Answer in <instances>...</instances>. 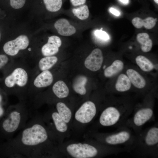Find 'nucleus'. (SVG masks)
<instances>
[{"label":"nucleus","mask_w":158,"mask_h":158,"mask_svg":"<svg viewBox=\"0 0 158 158\" xmlns=\"http://www.w3.org/2000/svg\"><path fill=\"white\" fill-rule=\"evenodd\" d=\"M40 122L37 116L33 117L16 137L3 145V152L12 157H40V146L48 138L47 130Z\"/></svg>","instance_id":"f257e3e1"},{"label":"nucleus","mask_w":158,"mask_h":158,"mask_svg":"<svg viewBox=\"0 0 158 158\" xmlns=\"http://www.w3.org/2000/svg\"><path fill=\"white\" fill-rule=\"evenodd\" d=\"M137 139L133 151L142 157H158V126L156 123L136 134Z\"/></svg>","instance_id":"f03ea898"},{"label":"nucleus","mask_w":158,"mask_h":158,"mask_svg":"<svg viewBox=\"0 0 158 158\" xmlns=\"http://www.w3.org/2000/svg\"><path fill=\"white\" fill-rule=\"evenodd\" d=\"M133 106L127 103L114 104L106 107L99 119L100 125L118 128L123 126L134 110Z\"/></svg>","instance_id":"7ed1b4c3"},{"label":"nucleus","mask_w":158,"mask_h":158,"mask_svg":"<svg viewBox=\"0 0 158 158\" xmlns=\"http://www.w3.org/2000/svg\"><path fill=\"white\" fill-rule=\"evenodd\" d=\"M29 112L25 108L15 107L6 109L0 121V133L8 140L26 125Z\"/></svg>","instance_id":"20e7f679"},{"label":"nucleus","mask_w":158,"mask_h":158,"mask_svg":"<svg viewBox=\"0 0 158 158\" xmlns=\"http://www.w3.org/2000/svg\"><path fill=\"white\" fill-rule=\"evenodd\" d=\"M96 138L103 144L108 146L123 147L128 152L133 149L137 139V135L130 128L126 126L118 128L115 132L97 134Z\"/></svg>","instance_id":"39448f33"},{"label":"nucleus","mask_w":158,"mask_h":158,"mask_svg":"<svg viewBox=\"0 0 158 158\" xmlns=\"http://www.w3.org/2000/svg\"><path fill=\"white\" fill-rule=\"evenodd\" d=\"M97 113V109L95 104L89 101L84 102L76 112L75 118L76 120L82 123L91 122Z\"/></svg>","instance_id":"423d86ee"},{"label":"nucleus","mask_w":158,"mask_h":158,"mask_svg":"<svg viewBox=\"0 0 158 158\" xmlns=\"http://www.w3.org/2000/svg\"><path fill=\"white\" fill-rule=\"evenodd\" d=\"M29 44L28 37L21 35L14 40L6 42L3 46V50L7 54L14 56L17 54L19 50L26 49Z\"/></svg>","instance_id":"0eeeda50"},{"label":"nucleus","mask_w":158,"mask_h":158,"mask_svg":"<svg viewBox=\"0 0 158 158\" xmlns=\"http://www.w3.org/2000/svg\"><path fill=\"white\" fill-rule=\"evenodd\" d=\"M28 80L27 73L23 69L18 68L15 69L13 72L7 76L4 80L6 85L11 88L17 85L22 87L27 84Z\"/></svg>","instance_id":"6e6552de"},{"label":"nucleus","mask_w":158,"mask_h":158,"mask_svg":"<svg viewBox=\"0 0 158 158\" xmlns=\"http://www.w3.org/2000/svg\"><path fill=\"white\" fill-rule=\"evenodd\" d=\"M103 60L102 51L99 48L94 49L86 59L84 62L85 67L93 71L99 70L101 68Z\"/></svg>","instance_id":"1a4fd4ad"},{"label":"nucleus","mask_w":158,"mask_h":158,"mask_svg":"<svg viewBox=\"0 0 158 158\" xmlns=\"http://www.w3.org/2000/svg\"><path fill=\"white\" fill-rule=\"evenodd\" d=\"M61 39L58 36L53 35L49 37L47 42L41 49V52L44 56L53 55L58 52L59 48L61 45Z\"/></svg>","instance_id":"9d476101"},{"label":"nucleus","mask_w":158,"mask_h":158,"mask_svg":"<svg viewBox=\"0 0 158 158\" xmlns=\"http://www.w3.org/2000/svg\"><path fill=\"white\" fill-rule=\"evenodd\" d=\"M54 27L58 33L65 36H71L76 31L75 28L71 25L66 19L62 18L56 20L54 24Z\"/></svg>","instance_id":"9b49d317"},{"label":"nucleus","mask_w":158,"mask_h":158,"mask_svg":"<svg viewBox=\"0 0 158 158\" xmlns=\"http://www.w3.org/2000/svg\"><path fill=\"white\" fill-rule=\"evenodd\" d=\"M53 80L51 73L48 70L43 71L35 78L34 85L37 88L45 87L50 85Z\"/></svg>","instance_id":"f8f14e48"},{"label":"nucleus","mask_w":158,"mask_h":158,"mask_svg":"<svg viewBox=\"0 0 158 158\" xmlns=\"http://www.w3.org/2000/svg\"><path fill=\"white\" fill-rule=\"evenodd\" d=\"M126 74L131 83L135 87L140 89L145 87L146 81L137 71L132 69H129L126 71Z\"/></svg>","instance_id":"ddd939ff"},{"label":"nucleus","mask_w":158,"mask_h":158,"mask_svg":"<svg viewBox=\"0 0 158 158\" xmlns=\"http://www.w3.org/2000/svg\"><path fill=\"white\" fill-rule=\"evenodd\" d=\"M131 87V83L128 76L124 74L120 75L115 84L116 90L119 92H125L129 90Z\"/></svg>","instance_id":"4468645a"},{"label":"nucleus","mask_w":158,"mask_h":158,"mask_svg":"<svg viewBox=\"0 0 158 158\" xmlns=\"http://www.w3.org/2000/svg\"><path fill=\"white\" fill-rule=\"evenodd\" d=\"M87 80V78L84 75H80L76 77L72 84V87L74 91L80 95H85L86 92L85 86Z\"/></svg>","instance_id":"2eb2a0df"},{"label":"nucleus","mask_w":158,"mask_h":158,"mask_svg":"<svg viewBox=\"0 0 158 158\" xmlns=\"http://www.w3.org/2000/svg\"><path fill=\"white\" fill-rule=\"evenodd\" d=\"M52 89L54 94L59 98H66L69 93L68 87L66 84L62 80L58 81L55 83Z\"/></svg>","instance_id":"dca6fc26"},{"label":"nucleus","mask_w":158,"mask_h":158,"mask_svg":"<svg viewBox=\"0 0 158 158\" xmlns=\"http://www.w3.org/2000/svg\"><path fill=\"white\" fill-rule=\"evenodd\" d=\"M138 42L141 44V49L144 52L149 51L152 46V42L149 35L146 33L138 34L136 37Z\"/></svg>","instance_id":"f3484780"},{"label":"nucleus","mask_w":158,"mask_h":158,"mask_svg":"<svg viewBox=\"0 0 158 158\" xmlns=\"http://www.w3.org/2000/svg\"><path fill=\"white\" fill-rule=\"evenodd\" d=\"M123 67L124 64L122 61L119 60H116L104 70V75L107 78L112 77L121 71Z\"/></svg>","instance_id":"a211bd4d"},{"label":"nucleus","mask_w":158,"mask_h":158,"mask_svg":"<svg viewBox=\"0 0 158 158\" xmlns=\"http://www.w3.org/2000/svg\"><path fill=\"white\" fill-rule=\"evenodd\" d=\"M57 112L66 123L69 122L71 118L72 112L70 109L63 103L59 102L56 106Z\"/></svg>","instance_id":"6ab92c4d"},{"label":"nucleus","mask_w":158,"mask_h":158,"mask_svg":"<svg viewBox=\"0 0 158 158\" xmlns=\"http://www.w3.org/2000/svg\"><path fill=\"white\" fill-rule=\"evenodd\" d=\"M51 118L56 129L59 132L64 133L67 130L68 126L66 123L61 118L57 112H53Z\"/></svg>","instance_id":"aec40b11"},{"label":"nucleus","mask_w":158,"mask_h":158,"mask_svg":"<svg viewBox=\"0 0 158 158\" xmlns=\"http://www.w3.org/2000/svg\"><path fill=\"white\" fill-rule=\"evenodd\" d=\"M135 61L140 68L144 71H150L154 68L153 63L143 56L139 55L137 56L135 58Z\"/></svg>","instance_id":"412c9836"},{"label":"nucleus","mask_w":158,"mask_h":158,"mask_svg":"<svg viewBox=\"0 0 158 158\" xmlns=\"http://www.w3.org/2000/svg\"><path fill=\"white\" fill-rule=\"evenodd\" d=\"M58 61L57 58L54 56H47L41 59L39 61V66L42 71L51 68Z\"/></svg>","instance_id":"4be33fe9"},{"label":"nucleus","mask_w":158,"mask_h":158,"mask_svg":"<svg viewBox=\"0 0 158 158\" xmlns=\"http://www.w3.org/2000/svg\"><path fill=\"white\" fill-rule=\"evenodd\" d=\"M73 13L78 18L81 20H85L88 18L89 11L88 6L83 5L72 9Z\"/></svg>","instance_id":"5701e85b"},{"label":"nucleus","mask_w":158,"mask_h":158,"mask_svg":"<svg viewBox=\"0 0 158 158\" xmlns=\"http://www.w3.org/2000/svg\"><path fill=\"white\" fill-rule=\"evenodd\" d=\"M46 9L51 12L58 11L61 7L62 0H43Z\"/></svg>","instance_id":"b1692460"},{"label":"nucleus","mask_w":158,"mask_h":158,"mask_svg":"<svg viewBox=\"0 0 158 158\" xmlns=\"http://www.w3.org/2000/svg\"><path fill=\"white\" fill-rule=\"evenodd\" d=\"M156 22L154 19L152 17H148L143 20V26L148 29H151L154 28Z\"/></svg>","instance_id":"393cba45"},{"label":"nucleus","mask_w":158,"mask_h":158,"mask_svg":"<svg viewBox=\"0 0 158 158\" xmlns=\"http://www.w3.org/2000/svg\"><path fill=\"white\" fill-rule=\"evenodd\" d=\"M102 28L100 30H97L94 32L95 36L101 40H107L109 39V36L105 31L102 30Z\"/></svg>","instance_id":"a878e982"},{"label":"nucleus","mask_w":158,"mask_h":158,"mask_svg":"<svg viewBox=\"0 0 158 158\" xmlns=\"http://www.w3.org/2000/svg\"><path fill=\"white\" fill-rule=\"evenodd\" d=\"M26 0H10L11 6L13 8L18 9L24 6Z\"/></svg>","instance_id":"bb28decb"},{"label":"nucleus","mask_w":158,"mask_h":158,"mask_svg":"<svg viewBox=\"0 0 158 158\" xmlns=\"http://www.w3.org/2000/svg\"><path fill=\"white\" fill-rule=\"evenodd\" d=\"M143 20L139 17L133 18L132 23L133 25L137 28H140L143 27L142 22Z\"/></svg>","instance_id":"cd10ccee"},{"label":"nucleus","mask_w":158,"mask_h":158,"mask_svg":"<svg viewBox=\"0 0 158 158\" xmlns=\"http://www.w3.org/2000/svg\"><path fill=\"white\" fill-rule=\"evenodd\" d=\"M8 60V57L5 54H0V69L5 66Z\"/></svg>","instance_id":"c85d7f7f"},{"label":"nucleus","mask_w":158,"mask_h":158,"mask_svg":"<svg viewBox=\"0 0 158 158\" xmlns=\"http://www.w3.org/2000/svg\"><path fill=\"white\" fill-rule=\"evenodd\" d=\"M6 110L3 106V97L0 94V121L4 115Z\"/></svg>","instance_id":"c756f323"},{"label":"nucleus","mask_w":158,"mask_h":158,"mask_svg":"<svg viewBox=\"0 0 158 158\" xmlns=\"http://www.w3.org/2000/svg\"><path fill=\"white\" fill-rule=\"evenodd\" d=\"M86 0H70L72 5L74 6H80L84 4Z\"/></svg>","instance_id":"7c9ffc66"},{"label":"nucleus","mask_w":158,"mask_h":158,"mask_svg":"<svg viewBox=\"0 0 158 158\" xmlns=\"http://www.w3.org/2000/svg\"><path fill=\"white\" fill-rule=\"evenodd\" d=\"M110 12L113 15L116 16H118L120 15V13L117 10L111 7L109 9Z\"/></svg>","instance_id":"2f4dec72"},{"label":"nucleus","mask_w":158,"mask_h":158,"mask_svg":"<svg viewBox=\"0 0 158 158\" xmlns=\"http://www.w3.org/2000/svg\"><path fill=\"white\" fill-rule=\"evenodd\" d=\"M121 2L125 4H127L129 3V0H119Z\"/></svg>","instance_id":"473e14b6"},{"label":"nucleus","mask_w":158,"mask_h":158,"mask_svg":"<svg viewBox=\"0 0 158 158\" xmlns=\"http://www.w3.org/2000/svg\"><path fill=\"white\" fill-rule=\"evenodd\" d=\"M154 1L157 4H158V0H154Z\"/></svg>","instance_id":"72a5a7b5"},{"label":"nucleus","mask_w":158,"mask_h":158,"mask_svg":"<svg viewBox=\"0 0 158 158\" xmlns=\"http://www.w3.org/2000/svg\"><path fill=\"white\" fill-rule=\"evenodd\" d=\"M157 18H155L154 19V20L156 22H157Z\"/></svg>","instance_id":"f704fd0d"},{"label":"nucleus","mask_w":158,"mask_h":158,"mask_svg":"<svg viewBox=\"0 0 158 158\" xmlns=\"http://www.w3.org/2000/svg\"><path fill=\"white\" fill-rule=\"evenodd\" d=\"M0 38H1V34L0 32Z\"/></svg>","instance_id":"c9c22d12"}]
</instances>
